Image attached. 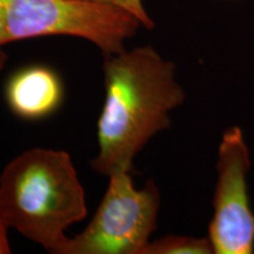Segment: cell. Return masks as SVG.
<instances>
[{
  "instance_id": "6",
  "label": "cell",
  "mask_w": 254,
  "mask_h": 254,
  "mask_svg": "<svg viewBox=\"0 0 254 254\" xmlns=\"http://www.w3.org/2000/svg\"><path fill=\"white\" fill-rule=\"evenodd\" d=\"M64 99L62 79L45 65L19 69L5 85V100L9 111L24 120H40L55 113Z\"/></svg>"
},
{
  "instance_id": "4",
  "label": "cell",
  "mask_w": 254,
  "mask_h": 254,
  "mask_svg": "<svg viewBox=\"0 0 254 254\" xmlns=\"http://www.w3.org/2000/svg\"><path fill=\"white\" fill-rule=\"evenodd\" d=\"M160 193L153 180L135 189L131 171L109 177L97 211L58 254H142L158 224Z\"/></svg>"
},
{
  "instance_id": "5",
  "label": "cell",
  "mask_w": 254,
  "mask_h": 254,
  "mask_svg": "<svg viewBox=\"0 0 254 254\" xmlns=\"http://www.w3.org/2000/svg\"><path fill=\"white\" fill-rule=\"evenodd\" d=\"M249 168L250 153L243 132L231 127L219 147L214 215L209 224L208 238L217 254L254 252V213L246 183Z\"/></svg>"
},
{
  "instance_id": "7",
  "label": "cell",
  "mask_w": 254,
  "mask_h": 254,
  "mask_svg": "<svg viewBox=\"0 0 254 254\" xmlns=\"http://www.w3.org/2000/svg\"><path fill=\"white\" fill-rule=\"evenodd\" d=\"M213 252L209 238L167 236L150 241L142 254H211Z\"/></svg>"
},
{
  "instance_id": "8",
  "label": "cell",
  "mask_w": 254,
  "mask_h": 254,
  "mask_svg": "<svg viewBox=\"0 0 254 254\" xmlns=\"http://www.w3.org/2000/svg\"><path fill=\"white\" fill-rule=\"evenodd\" d=\"M82 1L119 8L126 12V13L131 14L132 17H134L144 28H147V30L154 28L153 19L146 11L144 4H142V0H82Z\"/></svg>"
},
{
  "instance_id": "2",
  "label": "cell",
  "mask_w": 254,
  "mask_h": 254,
  "mask_svg": "<svg viewBox=\"0 0 254 254\" xmlns=\"http://www.w3.org/2000/svg\"><path fill=\"white\" fill-rule=\"evenodd\" d=\"M0 215L8 230L58 254L68 239L67 228L87 215L71 155L33 147L12 159L0 173Z\"/></svg>"
},
{
  "instance_id": "9",
  "label": "cell",
  "mask_w": 254,
  "mask_h": 254,
  "mask_svg": "<svg viewBox=\"0 0 254 254\" xmlns=\"http://www.w3.org/2000/svg\"><path fill=\"white\" fill-rule=\"evenodd\" d=\"M8 228L2 220L1 215H0V254H8L11 253V247L8 244L7 238Z\"/></svg>"
},
{
  "instance_id": "1",
  "label": "cell",
  "mask_w": 254,
  "mask_h": 254,
  "mask_svg": "<svg viewBox=\"0 0 254 254\" xmlns=\"http://www.w3.org/2000/svg\"><path fill=\"white\" fill-rule=\"evenodd\" d=\"M105 100L98 119V153L92 170L109 178L133 170L145 145L171 125V112L185 101L176 65L150 45L104 56Z\"/></svg>"
},
{
  "instance_id": "3",
  "label": "cell",
  "mask_w": 254,
  "mask_h": 254,
  "mask_svg": "<svg viewBox=\"0 0 254 254\" xmlns=\"http://www.w3.org/2000/svg\"><path fill=\"white\" fill-rule=\"evenodd\" d=\"M141 24L122 9L82 0H0V71L2 47L14 41L66 36L90 41L104 56L119 53Z\"/></svg>"
}]
</instances>
